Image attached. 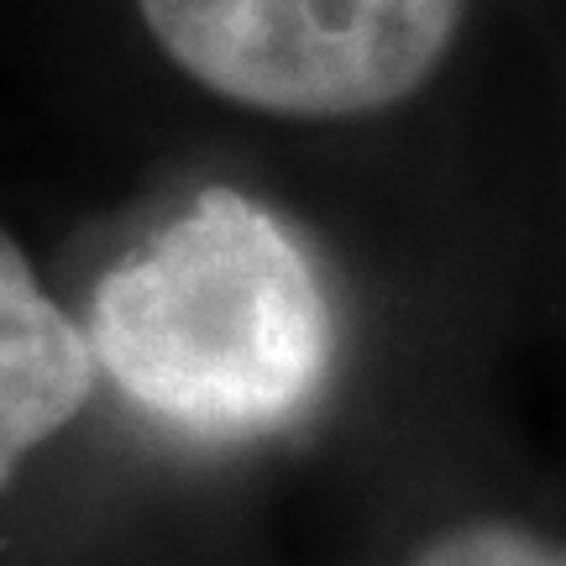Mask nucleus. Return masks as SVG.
Instances as JSON below:
<instances>
[{"instance_id": "4", "label": "nucleus", "mask_w": 566, "mask_h": 566, "mask_svg": "<svg viewBox=\"0 0 566 566\" xmlns=\"http://www.w3.org/2000/svg\"><path fill=\"white\" fill-rule=\"evenodd\" d=\"M405 566H566V541L509 520H472L430 535Z\"/></svg>"}, {"instance_id": "3", "label": "nucleus", "mask_w": 566, "mask_h": 566, "mask_svg": "<svg viewBox=\"0 0 566 566\" xmlns=\"http://www.w3.org/2000/svg\"><path fill=\"white\" fill-rule=\"evenodd\" d=\"M95 346L0 231V488L74 420L95 388Z\"/></svg>"}, {"instance_id": "2", "label": "nucleus", "mask_w": 566, "mask_h": 566, "mask_svg": "<svg viewBox=\"0 0 566 566\" xmlns=\"http://www.w3.org/2000/svg\"><path fill=\"white\" fill-rule=\"evenodd\" d=\"M147 32L210 95L268 116L346 122L420 95L467 0H137Z\"/></svg>"}, {"instance_id": "1", "label": "nucleus", "mask_w": 566, "mask_h": 566, "mask_svg": "<svg viewBox=\"0 0 566 566\" xmlns=\"http://www.w3.org/2000/svg\"><path fill=\"white\" fill-rule=\"evenodd\" d=\"M90 346L153 420L252 441L300 420L325 388L336 321L304 247L216 184L101 279Z\"/></svg>"}]
</instances>
